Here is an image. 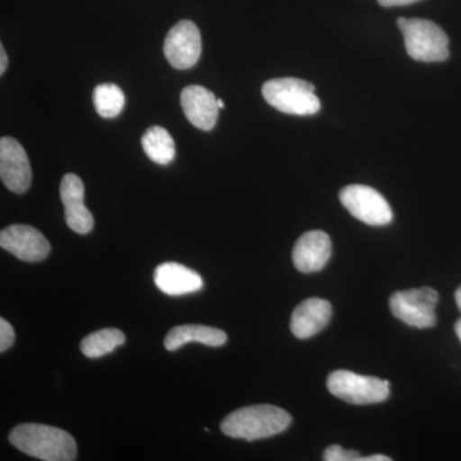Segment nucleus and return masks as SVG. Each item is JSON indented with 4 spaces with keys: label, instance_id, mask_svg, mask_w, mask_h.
<instances>
[{
    "label": "nucleus",
    "instance_id": "2eb2a0df",
    "mask_svg": "<svg viewBox=\"0 0 461 461\" xmlns=\"http://www.w3.org/2000/svg\"><path fill=\"white\" fill-rule=\"evenodd\" d=\"M154 282L163 294L169 296L196 293L204 285L198 272L175 262H167L157 267Z\"/></svg>",
    "mask_w": 461,
    "mask_h": 461
},
{
    "label": "nucleus",
    "instance_id": "393cba45",
    "mask_svg": "<svg viewBox=\"0 0 461 461\" xmlns=\"http://www.w3.org/2000/svg\"><path fill=\"white\" fill-rule=\"evenodd\" d=\"M455 332H456L457 338H459L461 341V318L455 323Z\"/></svg>",
    "mask_w": 461,
    "mask_h": 461
},
{
    "label": "nucleus",
    "instance_id": "9b49d317",
    "mask_svg": "<svg viewBox=\"0 0 461 461\" xmlns=\"http://www.w3.org/2000/svg\"><path fill=\"white\" fill-rule=\"evenodd\" d=\"M59 194L65 205L67 226L80 235L89 233L94 227V217L85 206L83 180L75 173H67L60 182Z\"/></svg>",
    "mask_w": 461,
    "mask_h": 461
},
{
    "label": "nucleus",
    "instance_id": "0eeeda50",
    "mask_svg": "<svg viewBox=\"0 0 461 461\" xmlns=\"http://www.w3.org/2000/svg\"><path fill=\"white\" fill-rule=\"evenodd\" d=\"M339 200L348 213L369 226H386L393 221V209L387 200L372 187L350 185L339 191Z\"/></svg>",
    "mask_w": 461,
    "mask_h": 461
},
{
    "label": "nucleus",
    "instance_id": "f257e3e1",
    "mask_svg": "<svg viewBox=\"0 0 461 461\" xmlns=\"http://www.w3.org/2000/svg\"><path fill=\"white\" fill-rule=\"evenodd\" d=\"M9 442L29 456L44 461H74L77 445L66 430L45 424L25 423L9 433Z\"/></svg>",
    "mask_w": 461,
    "mask_h": 461
},
{
    "label": "nucleus",
    "instance_id": "dca6fc26",
    "mask_svg": "<svg viewBox=\"0 0 461 461\" xmlns=\"http://www.w3.org/2000/svg\"><path fill=\"white\" fill-rule=\"evenodd\" d=\"M190 342H199L212 348H220L227 342L226 332L214 327L202 324H185L169 330L165 339V348L168 351H176Z\"/></svg>",
    "mask_w": 461,
    "mask_h": 461
},
{
    "label": "nucleus",
    "instance_id": "b1692460",
    "mask_svg": "<svg viewBox=\"0 0 461 461\" xmlns=\"http://www.w3.org/2000/svg\"><path fill=\"white\" fill-rule=\"evenodd\" d=\"M455 300H456L457 308H459L461 312V286L457 288L456 293H455Z\"/></svg>",
    "mask_w": 461,
    "mask_h": 461
},
{
    "label": "nucleus",
    "instance_id": "ddd939ff",
    "mask_svg": "<svg viewBox=\"0 0 461 461\" xmlns=\"http://www.w3.org/2000/svg\"><path fill=\"white\" fill-rule=\"evenodd\" d=\"M181 105L187 120L203 131H209L217 123L220 107L211 90L199 85L185 87L181 93Z\"/></svg>",
    "mask_w": 461,
    "mask_h": 461
},
{
    "label": "nucleus",
    "instance_id": "1a4fd4ad",
    "mask_svg": "<svg viewBox=\"0 0 461 461\" xmlns=\"http://www.w3.org/2000/svg\"><path fill=\"white\" fill-rule=\"evenodd\" d=\"M0 247L23 262H41L50 254V244L41 230L26 224H12L0 232Z\"/></svg>",
    "mask_w": 461,
    "mask_h": 461
},
{
    "label": "nucleus",
    "instance_id": "4468645a",
    "mask_svg": "<svg viewBox=\"0 0 461 461\" xmlns=\"http://www.w3.org/2000/svg\"><path fill=\"white\" fill-rule=\"evenodd\" d=\"M332 305L327 300L312 297L296 306L291 317L290 329L297 339L313 338L329 326Z\"/></svg>",
    "mask_w": 461,
    "mask_h": 461
},
{
    "label": "nucleus",
    "instance_id": "5701e85b",
    "mask_svg": "<svg viewBox=\"0 0 461 461\" xmlns=\"http://www.w3.org/2000/svg\"><path fill=\"white\" fill-rule=\"evenodd\" d=\"M8 66V57L3 45H0V75H5Z\"/></svg>",
    "mask_w": 461,
    "mask_h": 461
},
{
    "label": "nucleus",
    "instance_id": "a878e982",
    "mask_svg": "<svg viewBox=\"0 0 461 461\" xmlns=\"http://www.w3.org/2000/svg\"><path fill=\"white\" fill-rule=\"evenodd\" d=\"M218 107H220V109L224 108V102L222 99H218Z\"/></svg>",
    "mask_w": 461,
    "mask_h": 461
},
{
    "label": "nucleus",
    "instance_id": "f3484780",
    "mask_svg": "<svg viewBox=\"0 0 461 461\" xmlns=\"http://www.w3.org/2000/svg\"><path fill=\"white\" fill-rule=\"evenodd\" d=\"M141 145L149 159L157 165L167 166L175 159V141L163 127L153 126L148 129L142 135Z\"/></svg>",
    "mask_w": 461,
    "mask_h": 461
},
{
    "label": "nucleus",
    "instance_id": "39448f33",
    "mask_svg": "<svg viewBox=\"0 0 461 461\" xmlns=\"http://www.w3.org/2000/svg\"><path fill=\"white\" fill-rule=\"evenodd\" d=\"M327 388L333 396L354 405L384 402L390 396V382L348 371L330 373Z\"/></svg>",
    "mask_w": 461,
    "mask_h": 461
},
{
    "label": "nucleus",
    "instance_id": "9d476101",
    "mask_svg": "<svg viewBox=\"0 0 461 461\" xmlns=\"http://www.w3.org/2000/svg\"><path fill=\"white\" fill-rule=\"evenodd\" d=\"M0 177L12 193L25 194L32 180L25 149L14 138L0 140Z\"/></svg>",
    "mask_w": 461,
    "mask_h": 461
},
{
    "label": "nucleus",
    "instance_id": "6ab92c4d",
    "mask_svg": "<svg viewBox=\"0 0 461 461\" xmlns=\"http://www.w3.org/2000/svg\"><path fill=\"white\" fill-rule=\"evenodd\" d=\"M126 103L123 91L114 84L98 85L94 90V105L103 118H114L122 112Z\"/></svg>",
    "mask_w": 461,
    "mask_h": 461
},
{
    "label": "nucleus",
    "instance_id": "f03ea898",
    "mask_svg": "<svg viewBox=\"0 0 461 461\" xmlns=\"http://www.w3.org/2000/svg\"><path fill=\"white\" fill-rule=\"evenodd\" d=\"M293 423L290 412L278 406L251 405L230 412L221 423L224 435L232 438L257 441L285 432Z\"/></svg>",
    "mask_w": 461,
    "mask_h": 461
},
{
    "label": "nucleus",
    "instance_id": "aec40b11",
    "mask_svg": "<svg viewBox=\"0 0 461 461\" xmlns=\"http://www.w3.org/2000/svg\"><path fill=\"white\" fill-rule=\"evenodd\" d=\"M323 459L326 461H363L362 455L354 450H345L342 446L332 445L324 450Z\"/></svg>",
    "mask_w": 461,
    "mask_h": 461
},
{
    "label": "nucleus",
    "instance_id": "20e7f679",
    "mask_svg": "<svg viewBox=\"0 0 461 461\" xmlns=\"http://www.w3.org/2000/svg\"><path fill=\"white\" fill-rule=\"evenodd\" d=\"M314 85L300 78L284 77L267 81L262 94L266 102L282 113L313 115L321 109Z\"/></svg>",
    "mask_w": 461,
    "mask_h": 461
},
{
    "label": "nucleus",
    "instance_id": "f8f14e48",
    "mask_svg": "<svg viewBox=\"0 0 461 461\" xmlns=\"http://www.w3.org/2000/svg\"><path fill=\"white\" fill-rule=\"evenodd\" d=\"M332 256V242L323 230H308L300 236L293 250L294 266L299 272H320Z\"/></svg>",
    "mask_w": 461,
    "mask_h": 461
},
{
    "label": "nucleus",
    "instance_id": "a211bd4d",
    "mask_svg": "<svg viewBox=\"0 0 461 461\" xmlns=\"http://www.w3.org/2000/svg\"><path fill=\"white\" fill-rule=\"evenodd\" d=\"M126 336L122 330L117 329H105L90 333L81 341L80 348L83 354L90 359L104 357L118 346L123 345Z\"/></svg>",
    "mask_w": 461,
    "mask_h": 461
},
{
    "label": "nucleus",
    "instance_id": "4be33fe9",
    "mask_svg": "<svg viewBox=\"0 0 461 461\" xmlns=\"http://www.w3.org/2000/svg\"><path fill=\"white\" fill-rule=\"evenodd\" d=\"M420 2V0H378L382 7H402V5H412V3Z\"/></svg>",
    "mask_w": 461,
    "mask_h": 461
},
{
    "label": "nucleus",
    "instance_id": "6e6552de",
    "mask_svg": "<svg viewBox=\"0 0 461 461\" xmlns=\"http://www.w3.org/2000/svg\"><path fill=\"white\" fill-rule=\"evenodd\" d=\"M200 54L202 36L195 23L187 20L180 21L167 33L165 56L175 68H191L198 63Z\"/></svg>",
    "mask_w": 461,
    "mask_h": 461
},
{
    "label": "nucleus",
    "instance_id": "412c9836",
    "mask_svg": "<svg viewBox=\"0 0 461 461\" xmlns=\"http://www.w3.org/2000/svg\"><path fill=\"white\" fill-rule=\"evenodd\" d=\"M16 339V333H14V327L11 326L8 321L5 318L0 320V351L5 353Z\"/></svg>",
    "mask_w": 461,
    "mask_h": 461
},
{
    "label": "nucleus",
    "instance_id": "7ed1b4c3",
    "mask_svg": "<svg viewBox=\"0 0 461 461\" xmlns=\"http://www.w3.org/2000/svg\"><path fill=\"white\" fill-rule=\"evenodd\" d=\"M409 57L420 62H444L450 57L448 38L435 23L421 18L397 20Z\"/></svg>",
    "mask_w": 461,
    "mask_h": 461
},
{
    "label": "nucleus",
    "instance_id": "423d86ee",
    "mask_svg": "<svg viewBox=\"0 0 461 461\" xmlns=\"http://www.w3.org/2000/svg\"><path fill=\"white\" fill-rule=\"evenodd\" d=\"M438 293L435 288L420 287L397 291L390 297L393 317L415 329H430L437 323Z\"/></svg>",
    "mask_w": 461,
    "mask_h": 461
}]
</instances>
